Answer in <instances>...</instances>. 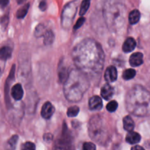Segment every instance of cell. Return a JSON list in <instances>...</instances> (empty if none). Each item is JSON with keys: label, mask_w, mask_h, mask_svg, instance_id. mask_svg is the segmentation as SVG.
Instances as JSON below:
<instances>
[{"label": "cell", "mask_w": 150, "mask_h": 150, "mask_svg": "<svg viewBox=\"0 0 150 150\" xmlns=\"http://www.w3.org/2000/svg\"><path fill=\"white\" fill-rule=\"evenodd\" d=\"M71 140L72 138L71 136H70V133L67 130L66 124L64 123L62 134L59 140L58 139L57 144H56L57 145V148H58V149H67V148H68V146H67V145H70L71 144Z\"/></svg>", "instance_id": "cell-6"}, {"label": "cell", "mask_w": 150, "mask_h": 150, "mask_svg": "<svg viewBox=\"0 0 150 150\" xmlns=\"http://www.w3.org/2000/svg\"><path fill=\"white\" fill-rule=\"evenodd\" d=\"M21 149L24 150H35V145L32 142H26L21 146Z\"/></svg>", "instance_id": "cell-27"}, {"label": "cell", "mask_w": 150, "mask_h": 150, "mask_svg": "<svg viewBox=\"0 0 150 150\" xmlns=\"http://www.w3.org/2000/svg\"><path fill=\"white\" fill-rule=\"evenodd\" d=\"M29 7V4H26L23 7L19 8L18 10L17 11V13H16V16H17L18 18H24L26 16V13H27Z\"/></svg>", "instance_id": "cell-20"}, {"label": "cell", "mask_w": 150, "mask_h": 150, "mask_svg": "<svg viewBox=\"0 0 150 150\" xmlns=\"http://www.w3.org/2000/svg\"><path fill=\"white\" fill-rule=\"evenodd\" d=\"M84 21H85V18H83V17L80 18H79V20H78V21L76 22V25H75V26H74V29H79V28H80L81 26L83 24Z\"/></svg>", "instance_id": "cell-29"}, {"label": "cell", "mask_w": 150, "mask_h": 150, "mask_svg": "<svg viewBox=\"0 0 150 150\" xmlns=\"http://www.w3.org/2000/svg\"><path fill=\"white\" fill-rule=\"evenodd\" d=\"M129 61L132 67H139L143 64V54L140 52L134 53L130 56Z\"/></svg>", "instance_id": "cell-12"}, {"label": "cell", "mask_w": 150, "mask_h": 150, "mask_svg": "<svg viewBox=\"0 0 150 150\" xmlns=\"http://www.w3.org/2000/svg\"><path fill=\"white\" fill-rule=\"evenodd\" d=\"M83 149L84 150H95L96 149V146L91 142H86L83 144Z\"/></svg>", "instance_id": "cell-28"}, {"label": "cell", "mask_w": 150, "mask_h": 150, "mask_svg": "<svg viewBox=\"0 0 150 150\" xmlns=\"http://www.w3.org/2000/svg\"><path fill=\"white\" fill-rule=\"evenodd\" d=\"M149 86H150V83H149Z\"/></svg>", "instance_id": "cell-35"}, {"label": "cell", "mask_w": 150, "mask_h": 150, "mask_svg": "<svg viewBox=\"0 0 150 150\" xmlns=\"http://www.w3.org/2000/svg\"><path fill=\"white\" fill-rule=\"evenodd\" d=\"M136 72L134 69H127V70H125L123 73L122 78L126 81L130 80L136 76Z\"/></svg>", "instance_id": "cell-21"}, {"label": "cell", "mask_w": 150, "mask_h": 150, "mask_svg": "<svg viewBox=\"0 0 150 150\" xmlns=\"http://www.w3.org/2000/svg\"><path fill=\"white\" fill-rule=\"evenodd\" d=\"M45 32H46V29H45V26L42 24H40L35 29V35L37 38H40L41 36H43Z\"/></svg>", "instance_id": "cell-24"}, {"label": "cell", "mask_w": 150, "mask_h": 150, "mask_svg": "<svg viewBox=\"0 0 150 150\" xmlns=\"http://www.w3.org/2000/svg\"><path fill=\"white\" fill-rule=\"evenodd\" d=\"M44 37V43L46 45H49L54 42V35L51 30H46L43 35Z\"/></svg>", "instance_id": "cell-18"}, {"label": "cell", "mask_w": 150, "mask_h": 150, "mask_svg": "<svg viewBox=\"0 0 150 150\" xmlns=\"http://www.w3.org/2000/svg\"><path fill=\"white\" fill-rule=\"evenodd\" d=\"M9 3V0H1V8H4V7L8 4Z\"/></svg>", "instance_id": "cell-32"}, {"label": "cell", "mask_w": 150, "mask_h": 150, "mask_svg": "<svg viewBox=\"0 0 150 150\" xmlns=\"http://www.w3.org/2000/svg\"><path fill=\"white\" fill-rule=\"evenodd\" d=\"M18 141V136L15 135V136H13L10 139V140L8 141L7 144H8L9 146L12 149H14L16 146V144H17Z\"/></svg>", "instance_id": "cell-26"}, {"label": "cell", "mask_w": 150, "mask_h": 150, "mask_svg": "<svg viewBox=\"0 0 150 150\" xmlns=\"http://www.w3.org/2000/svg\"><path fill=\"white\" fill-rule=\"evenodd\" d=\"M17 1V2L18 3V4H23L24 1H26V0H16Z\"/></svg>", "instance_id": "cell-34"}, {"label": "cell", "mask_w": 150, "mask_h": 150, "mask_svg": "<svg viewBox=\"0 0 150 150\" xmlns=\"http://www.w3.org/2000/svg\"><path fill=\"white\" fill-rule=\"evenodd\" d=\"M11 96L16 100H20L23 96V90L20 83L15 84L11 89Z\"/></svg>", "instance_id": "cell-11"}, {"label": "cell", "mask_w": 150, "mask_h": 150, "mask_svg": "<svg viewBox=\"0 0 150 150\" xmlns=\"http://www.w3.org/2000/svg\"><path fill=\"white\" fill-rule=\"evenodd\" d=\"M141 136L136 132L130 131L126 136V142L130 144H137L141 141Z\"/></svg>", "instance_id": "cell-14"}, {"label": "cell", "mask_w": 150, "mask_h": 150, "mask_svg": "<svg viewBox=\"0 0 150 150\" xmlns=\"http://www.w3.org/2000/svg\"><path fill=\"white\" fill-rule=\"evenodd\" d=\"M123 126H124L125 130L127 131H133L135 127V124L133 119L130 116H126L123 118Z\"/></svg>", "instance_id": "cell-15"}, {"label": "cell", "mask_w": 150, "mask_h": 150, "mask_svg": "<svg viewBox=\"0 0 150 150\" xmlns=\"http://www.w3.org/2000/svg\"><path fill=\"white\" fill-rule=\"evenodd\" d=\"M105 81L108 83H111V82H114L117 79V70L114 66H109L108 68L106 69L105 73Z\"/></svg>", "instance_id": "cell-8"}, {"label": "cell", "mask_w": 150, "mask_h": 150, "mask_svg": "<svg viewBox=\"0 0 150 150\" xmlns=\"http://www.w3.org/2000/svg\"><path fill=\"white\" fill-rule=\"evenodd\" d=\"M78 7V0L69 3L65 6L62 15V23L64 27L67 28L72 23L74 18Z\"/></svg>", "instance_id": "cell-5"}, {"label": "cell", "mask_w": 150, "mask_h": 150, "mask_svg": "<svg viewBox=\"0 0 150 150\" xmlns=\"http://www.w3.org/2000/svg\"><path fill=\"white\" fill-rule=\"evenodd\" d=\"M52 139H53L52 135L50 134V133L45 134V136H44V140H45V142H49V141L52 140Z\"/></svg>", "instance_id": "cell-30"}, {"label": "cell", "mask_w": 150, "mask_h": 150, "mask_svg": "<svg viewBox=\"0 0 150 150\" xmlns=\"http://www.w3.org/2000/svg\"><path fill=\"white\" fill-rule=\"evenodd\" d=\"M136 46V40L133 38H128L122 45V50L124 52L129 53L133 51Z\"/></svg>", "instance_id": "cell-13"}, {"label": "cell", "mask_w": 150, "mask_h": 150, "mask_svg": "<svg viewBox=\"0 0 150 150\" xmlns=\"http://www.w3.org/2000/svg\"><path fill=\"white\" fill-rule=\"evenodd\" d=\"M79 108L77 105H73V106H70V108L67 110V116L69 117H74L79 114Z\"/></svg>", "instance_id": "cell-23"}, {"label": "cell", "mask_w": 150, "mask_h": 150, "mask_svg": "<svg viewBox=\"0 0 150 150\" xmlns=\"http://www.w3.org/2000/svg\"><path fill=\"white\" fill-rule=\"evenodd\" d=\"M89 107L92 111H98L103 108L102 99L99 96L92 97L89 100Z\"/></svg>", "instance_id": "cell-9"}, {"label": "cell", "mask_w": 150, "mask_h": 150, "mask_svg": "<svg viewBox=\"0 0 150 150\" xmlns=\"http://www.w3.org/2000/svg\"><path fill=\"white\" fill-rule=\"evenodd\" d=\"M89 136L92 140L105 144L109 139V132L102 117L96 115L92 117L89 123Z\"/></svg>", "instance_id": "cell-4"}, {"label": "cell", "mask_w": 150, "mask_h": 150, "mask_svg": "<svg viewBox=\"0 0 150 150\" xmlns=\"http://www.w3.org/2000/svg\"><path fill=\"white\" fill-rule=\"evenodd\" d=\"M39 7L41 10H45V8H46V2H45V1H41Z\"/></svg>", "instance_id": "cell-31"}, {"label": "cell", "mask_w": 150, "mask_h": 150, "mask_svg": "<svg viewBox=\"0 0 150 150\" xmlns=\"http://www.w3.org/2000/svg\"><path fill=\"white\" fill-rule=\"evenodd\" d=\"M59 79L61 83H64L65 81L67 80V77L69 76L68 72L67 71L66 68L64 67H59Z\"/></svg>", "instance_id": "cell-19"}, {"label": "cell", "mask_w": 150, "mask_h": 150, "mask_svg": "<svg viewBox=\"0 0 150 150\" xmlns=\"http://www.w3.org/2000/svg\"><path fill=\"white\" fill-rule=\"evenodd\" d=\"M12 54V49L8 46H4L1 48L0 51V57L1 60H7L10 58Z\"/></svg>", "instance_id": "cell-17"}, {"label": "cell", "mask_w": 150, "mask_h": 150, "mask_svg": "<svg viewBox=\"0 0 150 150\" xmlns=\"http://www.w3.org/2000/svg\"><path fill=\"white\" fill-rule=\"evenodd\" d=\"M117 108H118V103L115 100H111L106 105L107 110L109 112H114L117 109Z\"/></svg>", "instance_id": "cell-25"}, {"label": "cell", "mask_w": 150, "mask_h": 150, "mask_svg": "<svg viewBox=\"0 0 150 150\" xmlns=\"http://www.w3.org/2000/svg\"><path fill=\"white\" fill-rule=\"evenodd\" d=\"M141 18V13L138 10H133L129 14V22L130 24H136L139 21Z\"/></svg>", "instance_id": "cell-16"}, {"label": "cell", "mask_w": 150, "mask_h": 150, "mask_svg": "<svg viewBox=\"0 0 150 150\" xmlns=\"http://www.w3.org/2000/svg\"><path fill=\"white\" fill-rule=\"evenodd\" d=\"M150 103V92L140 85H136L128 91L125 98L127 111L139 117L145 116Z\"/></svg>", "instance_id": "cell-3"}, {"label": "cell", "mask_w": 150, "mask_h": 150, "mask_svg": "<svg viewBox=\"0 0 150 150\" xmlns=\"http://www.w3.org/2000/svg\"><path fill=\"white\" fill-rule=\"evenodd\" d=\"M131 149H135V150H136V149H144V148L143 147H142V146H138V145H136V146H133V147L131 148Z\"/></svg>", "instance_id": "cell-33"}, {"label": "cell", "mask_w": 150, "mask_h": 150, "mask_svg": "<svg viewBox=\"0 0 150 150\" xmlns=\"http://www.w3.org/2000/svg\"><path fill=\"white\" fill-rule=\"evenodd\" d=\"M100 94L102 98H103L106 100H109L111 99V98H112L114 94V87L111 86L110 84H108V83L105 84L101 89Z\"/></svg>", "instance_id": "cell-10"}, {"label": "cell", "mask_w": 150, "mask_h": 150, "mask_svg": "<svg viewBox=\"0 0 150 150\" xmlns=\"http://www.w3.org/2000/svg\"><path fill=\"white\" fill-rule=\"evenodd\" d=\"M89 5H90V1H89V0H83L82 1L81 4L80 12H79L80 16H83L86 13V11L89 9Z\"/></svg>", "instance_id": "cell-22"}, {"label": "cell", "mask_w": 150, "mask_h": 150, "mask_svg": "<svg viewBox=\"0 0 150 150\" xmlns=\"http://www.w3.org/2000/svg\"><path fill=\"white\" fill-rule=\"evenodd\" d=\"M75 65L86 76L100 74L103 67L105 55L101 45L92 39H86L75 46L72 52Z\"/></svg>", "instance_id": "cell-1"}, {"label": "cell", "mask_w": 150, "mask_h": 150, "mask_svg": "<svg viewBox=\"0 0 150 150\" xmlns=\"http://www.w3.org/2000/svg\"><path fill=\"white\" fill-rule=\"evenodd\" d=\"M54 107L50 102H46L42 105V110H41V116L44 119H50L54 114Z\"/></svg>", "instance_id": "cell-7"}, {"label": "cell", "mask_w": 150, "mask_h": 150, "mask_svg": "<svg viewBox=\"0 0 150 150\" xmlns=\"http://www.w3.org/2000/svg\"><path fill=\"white\" fill-rule=\"evenodd\" d=\"M88 76L79 69H72L64 83V94L67 100L79 102L89 89Z\"/></svg>", "instance_id": "cell-2"}]
</instances>
